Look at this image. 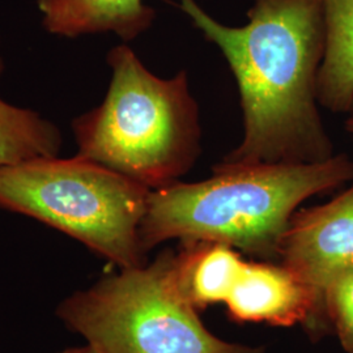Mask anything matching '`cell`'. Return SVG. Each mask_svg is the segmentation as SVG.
<instances>
[{
	"mask_svg": "<svg viewBox=\"0 0 353 353\" xmlns=\"http://www.w3.org/2000/svg\"><path fill=\"white\" fill-rule=\"evenodd\" d=\"M236 77L240 144L223 164H316L335 154L316 99L326 32L321 0H252L243 26L221 24L196 0H178Z\"/></svg>",
	"mask_w": 353,
	"mask_h": 353,
	"instance_id": "obj_1",
	"label": "cell"
},
{
	"mask_svg": "<svg viewBox=\"0 0 353 353\" xmlns=\"http://www.w3.org/2000/svg\"><path fill=\"white\" fill-rule=\"evenodd\" d=\"M208 179L151 190L140 225L148 252L165 241L224 243L278 256L297 207L353 181V160L335 153L316 164L214 165Z\"/></svg>",
	"mask_w": 353,
	"mask_h": 353,
	"instance_id": "obj_2",
	"label": "cell"
},
{
	"mask_svg": "<svg viewBox=\"0 0 353 353\" xmlns=\"http://www.w3.org/2000/svg\"><path fill=\"white\" fill-rule=\"evenodd\" d=\"M101 105L71 123L77 154L154 190L188 174L202 153L201 112L185 70L152 74L126 45L109 51Z\"/></svg>",
	"mask_w": 353,
	"mask_h": 353,
	"instance_id": "obj_3",
	"label": "cell"
},
{
	"mask_svg": "<svg viewBox=\"0 0 353 353\" xmlns=\"http://www.w3.org/2000/svg\"><path fill=\"white\" fill-rule=\"evenodd\" d=\"M57 316L97 353H261L204 327L172 250L76 290L58 305Z\"/></svg>",
	"mask_w": 353,
	"mask_h": 353,
	"instance_id": "obj_4",
	"label": "cell"
},
{
	"mask_svg": "<svg viewBox=\"0 0 353 353\" xmlns=\"http://www.w3.org/2000/svg\"><path fill=\"white\" fill-rule=\"evenodd\" d=\"M150 192L79 156L0 166V208L63 232L119 268L143 265L140 225Z\"/></svg>",
	"mask_w": 353,
	"mask_h": 353,
	"instance_id": "obj_5",
	"label": "cell"
},
{
	"mask_svg": "<svg viewBox=\"0 0 353 353\" xmlns=\"http://www.w3.org/2000/svg\"><path fill=\"white\" fill-rule=\"evenodd\" d=\"M278 256L312 293L319 326L328 285L353 271V181L332 201L293 214Z\"/></svg>",
	"mask_w": 353,
	"mask_h": 353,
	"instance_id": "obj_6",
	"label": "cell"
},
{
	"mask_svg": "<svg viewBox=\"0 0 353 353\" xmlns=\"http://www.w3.org/2000/svg\"><path fill=\"white\" fill-rule=\"evenodd\" d=\"M225 303L230 316L242 322L318 327L312 293L284 265L246 262Z\"/></svg>",
	"mask_w": 353,
	"mask_h": 353,
	"instance_id": "obj_7",
	"label": "cell"
},
{
	"mask_svg": "<svg viewBox=\"0 0 353 353\" xmlns=\"http://www.w3.org/2000/svg\"><path fill=\"white\" fill-rule=\"evenodd\" d=\"M42 26L55 36L114 33L132 41L151 28L156 12L144 0H37Z\"/></svg>",
	"mask_w": 353,
	"mask_h": 353,
	"instance_id": "obj_8",
	"label": "cell"
},
{
	"mask_svg": "<svg viewBox=\"0 0 353 353\" xmlns=\"http://www.w3.org/2000/svg\"><path fill=\"white\" fill-rule=\"evenodd\" d=\"M326 46L316 83L321 106L353 114V0H321Z\"/></svg>",
	"mask_w": 353,
	"mask_h": 353,
	"instance_id": "obj_9",
	"label": "cell"
},
{
	"mask_svg": "<svg viewBox=\"0 0 353 353\" xmlns=\"http://www.w3.org/2000/svg\"><path fill=\"white\" fill-rule=\"evenodd\" d=\"M178 255V274L194 306L225 303L246 265L224 243L186 242Z\"/></svg>",
	"mask_w": 353,
	"mask_h": 353,
	"instance_id": "obj_10",
	"label": "cell"
},
{
	"mask_svg": "<svg viewBox=\"0 0 353 353\" xmlns=\"http://www.w3.org/2000/svg\"><path fill=\"white\" fill-rule=\"evenodd\" d=\"M3 70L0 58V75ZM62 145V134L49 119L0 99V166L57 157Z\"/></svg>",
	"mask_w": 353,
	"mask_h": 353,
	"instance_id": "obj_11",
	"label": "cell"
},
{
	"mask_svg": "<svg viewBox=\"0 0 353 353\" xmlns=\"http://www.w3.org/2000/svg\"><path fill=\"white\" fill-rule=\"evenodd\" d=\"M325 313L343 348L353 353V271L335 279L325 293Z\"/></svg>",
	"mask_w": 353,
	"mask_h": 353,
	"instance_id": "obj_12",
	"label": "cell"
},
{
	"mask_svg": "<svg viewBox=\"0 0 353 353\" xmlns=\"http://www.w3.org/2000/svg\"><path fill=\"white\" fill-rule=\"evenodd\" d=\"M59 353H97L92 347H89L88 344H85L84 347H77V348H70L65 350L63 352Z\"/></svg>",
	"mask_w": 353,
	"mask_h": 353,
	"instance_id": "obj_13",
	"label": "cell"
},
{
	"mask_svg": "<svg viewBox=\"0 0 353 353\" xmlns=\"http://www.w3.org/2000/svg\"><path fill=\"white\" fill-rule=\"evenodd\" d=\"M345 130L353 135V114H351V115L348 117V119L345 121Z\"/></svg>",
	"mask_w": 353,
	"mask_h": 353,
	"instance_id": "obj_14",
	"label": "cell"
}]
</instances>
